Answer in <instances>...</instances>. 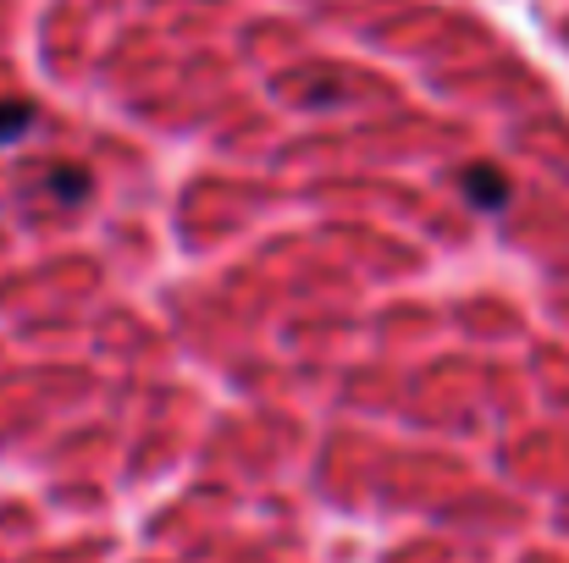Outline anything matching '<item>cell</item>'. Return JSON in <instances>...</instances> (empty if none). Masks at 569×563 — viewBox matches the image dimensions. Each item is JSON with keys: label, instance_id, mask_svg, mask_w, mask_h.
Masks as SVG:
<instances>
[{"label": "cell", "instance_id": "7a4b0ae2", "mask_svg": "<svg viewBox=\"0 0 569 563\" xmlns=\"http://www.w3.org/2000/svg\"><path fill=\"white\" fill-rule=\"evenodd\" d=\"M28 128H33V105L28 100H0V144L22 139Z\"/></svg>", "mask_w": 569, "mask_h": 563}, {"label": "cell", "instance_id": "6da1fadb", "mask_svg": "<svg viewBox=\"0 0 569 563\" xmlns=\"http://www.w3.org/2000/svg\"><path fill=\"white\" fill-rule=\"evenodd\" d=\"M465 193H470L481 210H498V204L509 199V183H503L492 167H470V172H465Z\"/></svg>", "mask_w": 569, "mask_h": 563}]
</instances>
